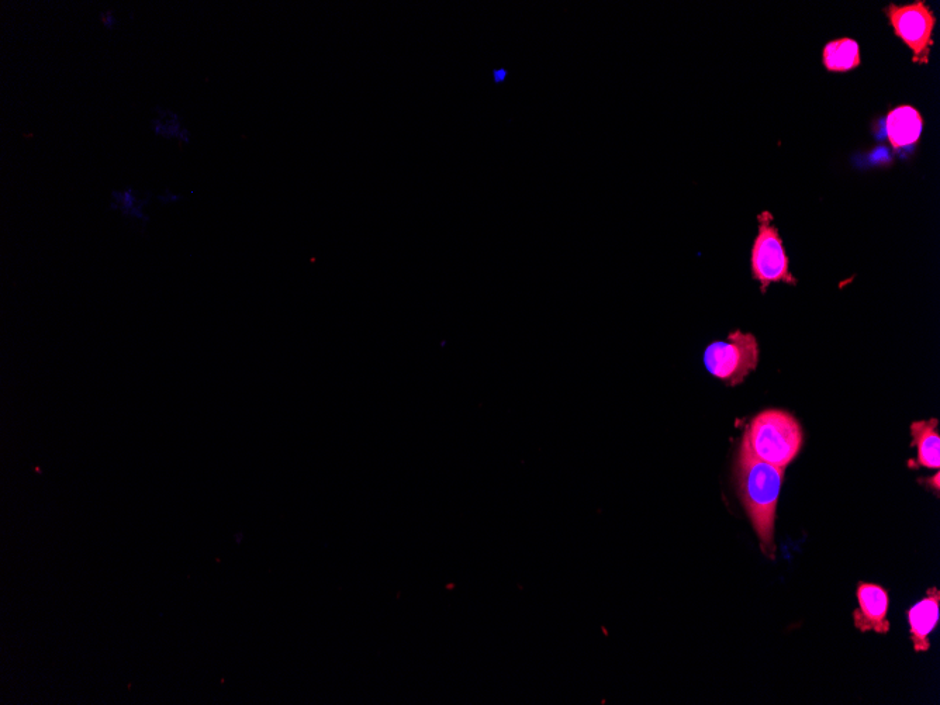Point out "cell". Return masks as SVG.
I'll return each instance as SVG.
<instances>
[{"instance_id": "obj_10", "label": "cell", "mask_w": 940, "mask_h": 705, "mask_svg": "<svg viewBox=\"0 0 940 705\" xmlns=\"http://www.w3.org/2000/svg\"><path fill=\"white\" fill-rule=\"evenodd\" d=\"M822 62L829 72H849L862 64L859 44L849 37L829 41L822 53Z\"/></svg>"}, {"instance_id": "obj_4", "label": "cell", "mask_w": 940, "mask_h": 705, "mask_svg": "<svg viewBox=\"0 0 940 705\" xmlns=\"http://www.w3.org/2000/svg\"><path fill=\"white\" fill-rule=\"evenodd\" d=\"M887 20L893 27L894 34L904 41L905 46L912 51V62L918 65H928L933 48V30L936 26V17L932 9L924 2L910 3V5H888L884 9Z\"/></svg>"}, {"instance_id": "obj_1", "label": "cell", "mask_w": 940, "mask_h": 705, "mask_svg": "<svg viewBox=\"0 0 940 705\" xmlns=\"http://www.w3.org/2000/svg\"><path fill=\"white\" fill-rule=\"evenodd\" d=\"M734 472L739 499L751 518L762 551L774 558V521L784 469L758 461L741 447Z\"/></svg>"}, {"instance_id": "obj_16", "label": "cell", "mask_w": 940, "mask_h": 705, "mask_svg": "<svg viewBox=\"0 0 940 705\" xmlns=\"http://www.w3.org/2000/svg\"><path fill=\"white\" fill-rule=\"evenodd\" d=\"M24 137L30 138V137H33V134H24Z\"/></svg>"}, {"instance_id": "obj_2", "label": "cell", "mask_w": 940, "mask_h": 705, "mask_svg": "<svg viewBox=\"0 0 940 705\" xmlns=\"http://www.w3.org/2000/svg\"><path fill=\"white\" fill-rule=\"evenodd\" d=\"M803 440V428L796 418L786 411L766 410L753 418L741 447L758 461L786 469L803 447Z\"/></svg>"}, {"instance_id": "obj_12", "label": "cell", "mask_w": 940, "mask_h": 705, "mask_svg": "<svg viewBox=\"0 0 940 705\" xmlns=\"http://www.w3.org/2000/svg\"><path fill=\"white\" fill-rule=\"evenodd\" d=\"M100 22L106 30H114L117 27V17L114 10H105L99 15Z\"/></svg>"}, {"instance_id": "obj_11", "label": "cell", "mask_w": 940, "mask_h": 705, "mask_svg": "<svg viewBox=\"0 0 940 705\" xmlns=\"http://www.w3.org/2000/svg\"><path fill=\"white\" fill-rule=\"evenodd\" d=\"M112 199L113 202L110 203V210H119L123 216L140 220L143 226L150 221V217L144 213V207L150 203V195H148V198L145 200L140 199L137 196L136 190L130 186V188L120 190V192L113 190Z\"/></svg>"}, {"instance_id": "obj_15", "label": "cell", "mask_w": 940, "mask_h": 705, "mask_svg": "<svg viewBox=\"0 0 940 705\" xmlns=\"http://www.w3.org/2000/svg\"><path fill=\"white\" fill-rule=\"evenodd\" d=\"M506 76H507V72L503 71V69H501V71H496L494 72V81H496L497 84H499V82L503 81V79H506Z\"/></svg>"}, {"instance_id": "obj_8", "label": "cell", "mask_w": 940, "mask_h": 705, "mask_svg": "<svg viewBox=\"0 0 940 705\" xmlns=\"http://www.w3.org/2000/svg\"><path fill=\"white\" fill-rule=\"evenodd\" d=\"M940 593L936 587L928 590V596L919 601L908 610L907 617L910 622L912 644L917 652H925L931 648L929 635L935 630L939 622Z\"/></svg>"}, {"instance_id": "obj_7", "label": "cell", "mask_w": 940, "mask_h": 705, "mask_svg": "<svg viewBox=\"0 0 940 705\" xmlns=\"http://www.w3.org/2000/svg\"><path fill=\"white\" fill-rule=\"evenodd\" d=\"M886 131L888 141L895 151L904 150L918 143L924 131V117L915 107H895L887 114Z\"/></svg>"}, {"instance_id": "obj_6", "label": "cell", "mask_w": 940, "mask_h": 705, "mask_svg": "<svg viewBox=\"0 0 940 705\" xmlns=\"http://www.w3.org/2000/svg\"><path fill=\"white\" fill-rule=\"evenodd\" d=\"M857 601H859V608L853 613V622L857 630L888 634L890 622L887 620V614L890 597H888L887 590L879 584L860 583L857 587Z\"/></svg>"}, {"instance_id": "obj_5", "label": "cell", "mask_w": 940, "mask_h": 705, "mask_svg": "<svg viewBox=\"0 0 940 705\" xmlns=\"http://www.w3.org/2000/svg\"><path fill=\"white\" fill-rule=\"evenodd\" d=\"M759 234L752 248L753 278L760 282L763 293L774 282H786L797 285V279L791 275L789 257L783 247L779 230L773 226V216L769 212L760 213Z\"/></svg>"}, {"instance_id": "obj_9", "label": "cell", "mask_w": 940, "mask_h": 705, "mask_svg": "<svg viewBox=\"0 0 940 705\" xmlns=\"http://www.w3.org/2000/svg\"><path fill=\"white\" fill-rule=\"evenodd\" d=\"M914 445L918 449V465L929 469H939L940 437L938 420L917 421L911 425Z\"/></svg>"}, {"instance_id": "obj_13", "label": "cell", "mask_w": 940, "mask_h": 705, "mask_svg": "<svg viewBox=\"0 0 940 705\" xmlns=\"http://www.w3.org/2000/svg\"><path fill=\"white\" fill-rule=\"evenodd\" d=\"M157 199L160 200L162 205H171V203L181 202V200H183V196L175 195V193L171 192V189L167 188L165 189V192L162 193V195L157 196Z\"/></svg>"}, {"instance_id": "obj_3", "label": "cell", "mask_w": 940, "mask_h": 705, "mask_svg": "<svg viewBox=\"0 0 940 705\" xmlns=\"http://www.w3.org/2000/svg\"><path fill=\"white\" fill-rule=\"evenodd\" d=\"M759 348L752 334L734 331L728 341H715L704 351V366L729 386L743 382L758 365Z\"/></svg>"}, {"instance_id": "obj_14", "label": "cell", "mask_w": 940, "mask_h": 705, "mask_svg": "<svg viewBox=\"0 0 940 705\" xmlns=\"http://www.w3.org/2000/svg\"><path fill=\"white\" fill-rule=\"evenodd\" d=\"M178 140H179V143L189 144L190 143V131L188 129H185V127H183V129L181 130V133H179Z\"/></svg>"}]
</instances>
